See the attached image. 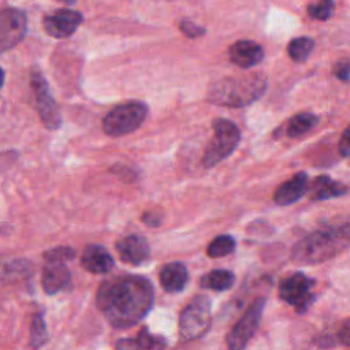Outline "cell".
<instances>
[{"label":"cell","mask_w":350,"mask_h":350,"mask_svg":"<svg viewBox=\"0 0 350 350\" xmlns=\"http://www.w3.org/2000/svg\"><path fill=\"white\" fill-rule=\"evenodd\" d=\"M152 283L138 275H120L104 280L97 290L96 304L105 320L115 328L138 324L152 309Z\"/></svg>","instance_id":"cell-1"},{"label":"cell","mask_w":350,"mask_h":350,"mask_svg":"<svg viewBox=\"0 0 350 350\" xmlns=\"http://www.w3.org/2000/svg\"><path fill=\"white\" fill-rule=\"evenodd\" d=\"M350 242L349 223L316 230L299 239L291 250V258L298 264H320L334 258Z\"/></svg>","instance_id":"cell-2"},{"label":"cell","mask_w":350,"mask_h":350,"mask_svg":"<svg viewBox=\"0 0 350 350\" xmlns=\"http://www.w3.org/2000/svg\"><path fill=\"white\" fill-rule=\"evenodd\" d=\"M267 89V78L260 72L228 77L215 82L208 90V98L217 105L241 108L258 100Z\"/></svg>","instance_id":"cell-3"},{"label":"cell","mask_w":350,"mask_h":350,"mask_svg":"<svg viewBox=\"0 0 350 350\" xmlns=\"http://www.w3.org/2000/svg\"><path fill=\"white\" fill-rule=\"evenodd\" d=\"M212 129L213 137L202 156V165L205 168H212L228 157L241 141V131L238 126L228 119H215L212 122Z\"/></svg>","instance_id":"cell-4"},{"label":"cell","mask_w":350,"mask_h":350,"mask_svg":"<svg viewBox=\"0 0 350 350\" xmlns=\"http://www.w3.org/2000/svg\"><path fill=\"white\" fill-rule=\"evenodd\" d=\"M148 116V105L142 101H127L112 108L103 119L107 135L122 137L135 131Z\"/></svg>","instance_id":"cell-5"},{"label":"cell","mask_w":350,"mask_h":350,"mask_svg":"<svg viewBox=\"0 0 350 350\" xmlns=\"http://www.w3.org/2000/svg\"><path fill=\"white\" fill-rule=\"evenodd\" d=\"M212 321L211 301L205 295L194 297L179 316V334L186 340L198 339L206 334Z\"/></svg>","instance_id":"cell-6"},{"label":"cell","mask_w":350,"mask_h":350,"mask_svg":"<svg viewBox=\"0 0 350 350\" xmlns=\"http://www.w3.org/2000/svg\"><path fill=\"white\" fill-rule=\"evenodd\" d=\"M314 280L302 272H295L280 282L279 297L286 304L291 305L298 313H305L314 301L312 288Z\"/></svg>","instance_id":"cell-7"},{"label":"cell","mask_w":350,"mask_h":350,"mask_svg":"<svg viewBox=\"0 0 350 350\" xmlns=\"http://www.w3.org/2000/svg\"><path fill=\"white\" fill-rule=\"evenodd\" d=\"M265 306V298H256L226 336L228 350H243L257 331Z\"/></svg>","instance_id":"cell-8"},{"label":"cell","mask_w":350,"mask_h":350,"mask_svg":"<svg viewBox=\"0 0 350 350\" xmlns=\"http://www.w3.org/2000/svg\"><path fill=\"white\" fill-rule=\"evenodd\" d=\"M30 85L34 92L36 105H37V111L41 122L49 130L59 129L62 124V115H60L59 107L49 92L46 79L38 70L31 71Z\"/></svg>","instance_id":"cell-9"},{"label":"cell","mask_w":350,"mask_h":350,"mask_svg":"<svg viewBox=\"0 0 350 350\" xmlns=\"http://www.w3.org/2000/svg\"><path fill=\"white\" fill-rule=\"evenodd\" d=\"M27 19L23 11L7 8L0 11V53L16 46L25 37Z\"/></svg>","instance_id":"cell-10"},{"label":"cell","mask_w":350,"mask_h":350,"mask_svg":"<svg viewBox=\"0 0 350 350\" xmlns=\"http://www.w3.org/2000/svg\"><path fill=\"white\" fill-rule=\"evenodd\" d=\"M83 16L79 11L70 8L56 10L53 14L44 16L42 26L46 34L53 38H66L77 31Z\"/></svg>","instance_id":"cell-11"},{"label":"cell","mask_w":350,"mask_h":350,"mask_svg":"<svg viewBox=\"0 0 350 350\" xmlns=\"http://www.w3.org/2000/svg\"><path fill=\"white\" fill-rule=\"evenodd\" d=\"M116 250L123 262L131 265H139L145 262L150 256V247L142 235H127L116 242Z\"/></svg>","instance_id":"cell-12"},{"label":"cell","mask_w":350,"mask_h":350,"mask_svg":"<svg viewBox=\"0 0 350 350\" xmlns=\"http://www.w3.org/2000/svg\"><path fill=\"white\" fill-rule=\"evenodd\" d=\"M228 57L235 66L247 70L262 60L264 49L252 40H239L228 48Z\"/></svg>","instance_id":"cell-13"},{"label":"cell","mask_w":350,"mask_h":350,"mask_svg":"<svg viewBox=\"0 0 350 350\" xmlns=\"http://www.w3.org/2000/svg\"><path fill=\"white\" fill-rule=\"evenodd\" d=\"M42 288L46 294L53 295L64 291L71 283V273L66 262H46L42 271Z\"/></svg>","instance_id":"cell-14"},{"label":"cell","mask_w":350,"mask_h":350,"mask_svg":"<svg viewBox=\"0 0 350 350\" xmlns=\"http://www.w3.org/2000/svg\"><path fill=\"white\" fill-rule=\"evenodd\" d=\"M308 191V175L298 172L282 183L273 193V201L278 205H290L301 200Z\"/></svg>","instance_id":"cell-15"},{"label":"cell","mask_w":350,"mask_h":350,"mask_svg":"<svg viewBox=\"0 0 350 350\" xmlns=\"http://www.w3.org/2000/svg\"><path fill=\"white\" fill-rule=\"evenodd\" d=\"M81 265L92 273H107L113 268V258L101 245H88L81 256Z\"/></svg>","instance_id":"cell-16"},{"label":"cell","mask_w":350,"mask_h":350,"mask_svg":"<svg viewBox=\"0 0 350 350\" xmlns=\"http://www.w3.org/2000/svg\"><path fill=\"white\" fill-rule=\"evenodd\" d=\"M167 340L164 336L152 334L148 328L139 329L134 338H123L116 343V350H164Z\"/></svg>","instance_id":"cell-17"},{"label":"cell","mask_w":350,"mask_h":350,"mask_svg":"<svg viewBox=\"0 0 350 350\" xmlns=\"http://www.w3.org/2000/svg\"><path fill=\"white\" fill-rule=\"evenodd\" d=\"M349 187L338 180H334L328 175H320L314 178L310 185V198L313 201H324L336 197L346 196Z\"/></svg>","instance_id":"cell-18"},{"label":"cell","mask_w":350,"mask_h":350,"mask_svg":"<svg viewBox=\"0 0 350 350\" xmlns=\"http://www.w3.org/2000/svg\"><path fill=\"white\" fill-rule=\"evenodd\" d=\"M187 279H189L187 268L179 261H174L164 265L159 275L160 284L167 293L182 291L187 283Z\"/></svg>","instance_id":"cell-19"},{"label":"cell","mask_w":350,"mask_h":350,"mask_svg":"<svg viewBox=\"0 0 350 350\" xmlns=\"http://www.w3.org/2000/svg\"><path fill=\"white\" fill-rule=\"evenodd\" d=\"M235 275L228 269H213L201 278V286L213 291H226L232 287Z\"/></svg>","instance_id":"cell-20"},{"label":"cell","mask_w":350,"mask_h":350,"mask_svg":"<svg viewBox=\"0 0 350 350\" xmlns=\"http://www.w3.org/2000/svg\"><path fill=\"white\" fill-rule=\"evenodd\" d=\"M319 122V118L312 112H299L291 116L286 124V134L291 138H297L304 135L305 133L310 131L316 123Z\"/></svg>","instance_id":"cell-21"},{"label":"cell","mask_w":350,"mask_h":350,"mask_svg":"<svg viewBox=\"0 0 350 350\" xmlns=\"http://www.w3.org/2000/svg\"><path fill=\"white\" fill-rule=\"evenodd\" d=\"M313 46H314L313 38L301 36V37H295L290 41V44L287 46V52H288V56L294 62H304L310 55Z\"/></svg>","instance_id":"cell-22"},{"label":"cell","mask_w":350,"mask_h":350,"mask_svg":"<svg viewBox=\"0 0 350 350\" xmlns=\"http://www.w3.org/2000/svg\"><path fill=\"white\" fill-rule=\"evenodd\" d=\"M235 239L231 235L223 234L216 237L206 247V254L212 258H219V257H224L230 253H232L235 250Z\"/></svg>","instance_id":"cell-23"},{"label":"cell","mask_w":350,"mask_h":350,"mask_svg":"<svg viewBox=\"0 0 350 350\" xmlns=\"http://www.w3.org/2000/svg\"><path fill=\"white\" fill-rule=\"evenodd\" d=\"M29 342L31 349H38L42 345L46 343L48 340V331H46V324L44 320L42 313H36L31 319L30 323V336Z\"/></svg>","instance_id":"cell-24"},{"label":"cell","mask_w":350,"mask_h":350,"mask_svg":"<svg viewBox=\"0 0 350 350\" xmlns=\"http://www.w3.org/2000/svg\"><path fill=\"white\" fill-rule=\"evenodd\" d=\"M334 0H317L308 5V14L319 21H327L334 12Z\"/></svg>","instance_id":"cell-25"},{"label":"cell","mask_w":350,"mask_h":350,"mask_svg":"<svg viewBox=\"0 0 350 350\" xmlns=\"http://www.w3.org/2000/svg\"><path fill=\"white\" fill-rule=\"evenodd\" d=\"M75 257V250L70 246H57L49 249L44 253V258L46 262H67Z\"/></svg>","instance_id":"cell-26"},{"label":"cell","mask_w":350,"mask_h":350,"mask_svg":"<svg viewBox=\"0 0 350 350\" xmlns=\"http://www.w3.org/2000/svg\"><path fill=\"white\" fill-rule=\"evenodd\" d=\"M179 29L189 38H197V37H201V36H204L206 33V30L202 26H200V25H197V23H194L191 21H187V19H183L180 22Z\"/></svg>","instance_id":"cell-27"},{"label":"cell","mask_w":350,"mask_h":350,"mask_svg":"<svg viewBox=\"0 0 350 350\" xmlns=\"http://www.w3.org/2000/svg\"><path fill=\"white\" fill-rule=\"evenodd\" d=\"M334 75L342 81V82H347L349 81V72H350V67H349V60L345 59V60H340L335 64L334 67Z\"/></svg>","instance_id":"cell-28"},{"label":"cell","mask_w":350,"mask_h":350,"mask_svg":"<svg viewBox=\"0 0 350 350\" xmlns=\"http://www.w3.org/2000/svg\"><path fill=\"white\" fill-rule=\"evenodd\" d=\"M339 153L343 156V157H347L349 156V152H350V135H349V129L346 127L342 133V137L339 138Z\"/></svg>","instance_id":"cell-29"},{"label":"cell","mask_w":350,"mask_h":350,"mask_svg":"<svg viewBox=\"0 0 350 350\" xmlns=\"http://www.w3.org/2000/svg\"><path fill=\"white\" fill-rule=\"evenodd\" d=\"M142 220L148 224V226H160L161 223V216L159 213L154 212H145L142 216Z\"/></svg>","instance_id":"cell-30"},{"label":"cell","mask_w":350,"mask_h":350,"mask_svg":"<svg viewBox=\"0 0 350 350\" xmlns=\"http://www.w3.org/2000/svg\"><path fill=\"white\" fill-rule=\"evenodd\" d=\"M3 83H4V71H3V68L0 67V89H1Z\"/></svg>","instance_id":"cell-31"},{"label":"cell","mask_w":350,"mask_h":350,"mask_svg":"<svg viewBox=\"0 0 350 350\" xmlns=\"http://www.w3.org/2000/svg\"><path fill=\"white\" fill-rule=\"evenodd\" d=\"M60 1H63V3H66V4H68V5H71V4H74L77 0H60Z\"/></svg>","instance_id":"cell-32"}]
</instances>
